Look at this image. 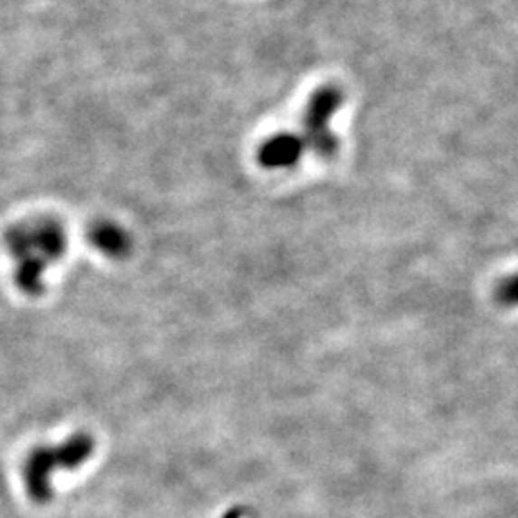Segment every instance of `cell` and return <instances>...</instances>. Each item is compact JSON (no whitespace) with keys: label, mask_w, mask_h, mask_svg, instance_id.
I'll use <instances>...</instances> for the list:
<instances>
[{"label":"cell","mask_w":518,"mask_h":518,"mask_svg":"<svg viewBox=\"0 0 518 518\" xmlns=\"http://www.w3.org/2000/svg\"><path fill=\"white\" fill-rule=\"evenodd\" d=\"M92 446L89 436L77 434L56 447H37L31 451L24 466V480L29 495L39 504L49 501L52 495V476L58 470H73L83 465L90 457Z\"/></svg>","instance_id":"obj_2"},{"label":"cell","mask_w":518,"mask_h":518,"mask_svg":"<svg viewBox=\"0 0 518 518\" xmlns=\"http://www.w3.org/2000/svg\"><path fill=\"white\" fill-rule=\"evenodd\" d=\"M306 150V143L300 135L278 133L267 138L259 146L258 158L259 164L267 169H287L300 162Z\"/></svg>","instance_id":"obj_4"},{"label":"cell","mask_w":518,"mask_h":518,"mask_svg":"<svg viewBox=\"0 0 518 518\" xmlns=\"http://www.w3.org/2000/svg\"><path fill=\"white\" fill-rule=\"evenodd\" d=\"M5 244L14 259L15 287L27 296H39L44 290V273L66 252L68 237L56 219L35 217L12 225Z\"/></svg>","instance_id":"obj_1"},{"label":"cell","mask_w":518,"mask_h":518,"mask_svg":"<svg viewBox=\"0 0 518 518\" xmlns=\"http://www.w3.org/2000/svg\"><path fill=\"white\" fill-rule=\"evenodd\" d=\"M495 300L504 307H518V273L499 280L495 288Z\"/></svg>","instance_id":"obj_6"},{"label":"cell","mask_w":518,"mask_h":518,"mask_svg":"<svg viewBox=\"0 0 518 518\" xmlns=\"http://www.w3.org/2000/svg\"><path fill=\"white\" fill-rule=\"evenodd\" d=\"M90 242L94 244V248L102 250L108 256H121L127 252L129 248L127 234L112 223L94 225L90 231Z\"/></svg>","instance_id":"obj_5"},{"label":"cell","mask_w":518,"mask_h":518,"mask_svg":"<svg viewBox=\"0 0 518 518\" xmlns=\"http://www.w3.org/2000/svg\"><path fill=\"white\" fill-rule=\"evenodd\" d=\"M344 104V92L334 85H325L311 94L304 114L306 148H311L321 158H331L338 150V140L331 129L334 114Z\"/></svg>","instance_id":"obj_3"}]
</instances>
